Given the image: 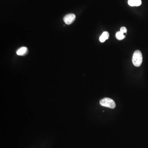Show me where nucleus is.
<instances>
[{
  "label": "nucleus",
  "instance_id": "f257e3e1",
  "mask_svg": "<svg viewBox=\"0 0 148 148\" xmlns=\"http://www.w3.org/2000/svg\"><path fill=\"white\" fill-rule=\"evenodd\" d=\"M143 57L142 53L140 50L134 52L132 56V62L135 66L140 67L143 63Z\"/></svg>",
  "mask_w": 148,
  "mask_h": 148
},
{
  "label": "nucleus",
  "instance_id": "f03ea898",
  "mask_svg": "<svg viewBox=\"0 0 148 148\" xmlns=\"http://www.w3.org/2000/svg\"><path fill=\"white\" fill-rule=\"evenodd\" d=\"M100 104L101 106L109 107L111 109H114L116 107L115 101L112 99L108 98H105L101 100L100 101Z\"/></svg>",
  "mask_w": 148,
  "mask_h": 148
},
{
  "label": "nucleus",
  "instance_id": "7ed1b4c3",
  "mask_svg": "<svg viewBox=\"0 0 148 148\" xmlns=\"http://www.w3.org/2000/svg\"><path fill=\"white\" fill-rule=\"evenodd\" d=\"M76 16L75 14L71 13L66 15L63 18V21L67 25H70L72 24L75 20Z\"/></svg>",
  "mask_w": 148,
  "mask_h": 148
},
{
  "label": "nucleus",
  "instance_id": "20e7f679",
  "mask_svg": "<svg viewBox=\"0 0 148 148\" xmlns=\"http://www.w3.org/2000/svg\"><path fill=\"white\" fill-rule=\"evenodd\" d=\"M128 5L130 6H139L142 4L141 0H128Z\"/></svg>",
  "mask_w": 148,
  "mask_h": 148
},
{
  "label": "nucleus",
  "instance_id": "39448f33",
  "mask_svg": "<svg viewBox=\"0 0 148 148\" xmlns=\"http://www.w3.org/2000/svg\"><path fill=\"white\" fill-rule=\"evenodd\" d=\"M27 48L26 47H21L17 50L16 54L19 56H24L27 53Z\"/></svg>",
  "mask_w": 148,
  "mask_h": 148
},
{
  "label": "nucleus",
  "instance_id": "423d86ee",
  "mask_svg": "<svg viewBox=\"0 0 148 148\" xmlns=\"http://www.w3.org/2000/svg\"><path fill=\"white\" fill-rule=\"evenodd\" d=\"M109 37V33L107 31L104 32L100 37V41L101 42H104L105 40L108 39Z\"/></svg>",
  "mask_w": 148,
  "mask_h": 148
},
{
  "label": "nucleus",
  "instance_id": "0eeeda50",
  "mask_svg": "<svg viewBox=\"0 0 148 148\" xmlns=\"http://www.w3.org/2000/svg\"><path fill=\"white\" fill-rule=\"evenodd\" d=\"M116 38L119 40H122L124 38H125V36L124 34L121 32L120 31H118L116 33Z\"/></svg>",
  "mask_w": 148,
  "mask_h": 148
},
{
  "label": "nucleus",
  "instance_id": "6e6552de",
  "mask_svg": "<svg viewBox=\"0 0 148 148\" xmlns=\"http://www.w3.org/2000/svg\"><path fill=\"white\" fill-rule=\"evenodd\" d=\"M127 31V30L126 28L125 27H122L120 29V31L124 34L126 33Z\"/></svg>",
  "mask_w": 148,
  "mask_h": 148
}]
</instances>
